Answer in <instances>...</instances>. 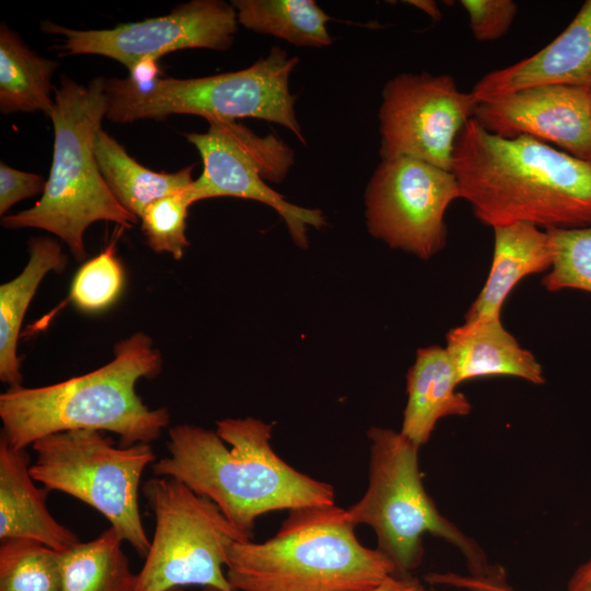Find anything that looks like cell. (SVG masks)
<instances>
[{
    "instance_id": "1f68e13d",
    "label": "cell",
    "mask_w": 591,
    "mask_h": 591,
    "mask_svg": "<svg viewBox=\"0 0 591 591\" xmlns=\"http://www.w3.org/2000/svg\"><path fill=\"white\" fill-rule=\"evenodd\" d=\"M361 591H428L417 578L408 576L392 575L376 587Z\"/></svg>"
},
{
    "instance_id": "8fae6325",
    "label": "cell",
    "mask_w": 591,
    "mask_h": 591,
    "mask_svg": "<svg viewBox=\"0 0 591 591\" xmlns=\"http://www.w3.org/2000/svg\"><path fill=\"white\" fill-rule=\"evenodd\" d=\"M461 198L452 171L407 157L382 160L364 193L369 232L429 259L447 244L449 206Z\"/></svg>"
},
{
    "instance_id": "44dd1931",
    "label": "cell",
    "mask_w": 591,
    "mask_h": 591,
    "mask_svg": "<svg viewBox=\"0 0 591 591\" xmlns=\"http://www.w3.org/2000/svg\"><path fill=\"white\" fill-rule=\"evenodd\" d=\"M100 171L118 202L138 219L152 201L184 190L194 182V165L174 173L154 172L132 159L106 131L94 137Z\"/></svg>"
},
{
    "instance_id": "30bf717a",
    "label": "cell",
    "mask_w": 591,
    "mask_h": 591,
    "mask_svg": "<svg viewBox=\"0 0 591 591\" xmlns=\"http://www.w3.org/2000/svg\"><path fill=\"white\" fill-rule=\"evenodd\" d=\"M202 160V173L187 188L189 201L235 197L263 202L283 219L293 242L308 246V228L326 224L318 209L289 202L267 182H282L294 151L274 135L258 136L237 121H211L206 132L186 135Z\"/></svg>"
},
{
    "instance_id": "5bb4252c",
    "label": "cell",
    "mask_w": 591,
    "mask_h": 591,
    "mask_svg": "<svg viewBox=\"0 0 591 591\" xmlns=\"http://www.w3.org/2000/svg\"><path fill=\"white\" fill-rule=\"evenodd\" d=\"M474 119L503 138L528 136L591 160V90L532 86L479 102Z\"/></svg>"
},
{
    "instance_id": "7a4b0ae2",
    "label": "cell",
    "mask_w": 591,
    "mask_h": 591,
    "mask_svg": "<svg viewBox=\"0 0 591 591\" xmlns=\"http://www.w3.org/2000/svg\"><path fill=\"white\" fill-rule=\"evenodd\" d=\"M451 171L461 198L491 228L517 221L544 230L591 225V160L538 139L499 137L472 118L456 139Z\"/></svg>"
},
{
    "instance_id": "f1b7e54d",
    "label": "cell",
    "mask_w": 591,
    "mask_h": 591,
    "mask_svg": "<svg viewBox=\"0 0 591 591\" xmlns=\"http://www.w3.org/2000/svg\"><path fill=\"white\" fill-rule=\"evenodd\" d=\"M473 36L479 42L496 40L510 28L518 11L512 0H462Z\"/></svg>"
},
{
    "instance_id": "e0dca14e",
    "label": "cell",
    "mask_w": 591,
    "mask_h": 591,
    "mask_svg": "<svg viewBox=\"0 0 591 591\" xmlns=\"http://www.w3.org/2000/svg\"><path fill=\"white\" fill-rule=\"evenodd\" d=\"M444 348L459 384L485 376H513L537 385L545 382L541 363L505 328L500 315L476 317L451 328Z\"/></svg>"
},
{
    "instance_id": "f546056e",
    "label": "cell",
    "mask_w": 591,
    "mask_h": 591,
    "mask_svg": "<svg viewBox=\"0 0 591 591\" xmlns=\"http://www.w3.org/2000/svg\"><path fill=\"white\" fill-rule=\"evenodd\" d=\"M47 181L35 173L20 171L0 163V215L16 202L44 193Z\"/></svg>"
},
{
    "instance_id": "277c9868",
    "label": "cell",
    "mask_w": 591,
    "mask_h": 591,
    "mask_svg": "<svg viewBox=\"0 0 591 591\" xmlns=\"http://www.w3.org/2000/svg\"><path fill=\"white\" fill-rule=\"evenodd\" d=\"M347 509L336 505L289 511L276 534L240 541L229 551L235 591H361L396 575L378 548L360 543Z\"/></svg>"
},
{
    "instance_id": "d6986e66",
    "label": "cell",
    "mask_w": 591,
    "mask_h": 591,
    "mask_svg": "<svg viewBox=\"0 0 591 591\" xmlns=\"http://www.w3.org/2000/svg\"><path fill=\"white\" fill-rule=\"evenodd\" d=\"M457 385L456 372L445 348L418 349L406 376L407 403L401 433L420 448L429 441L441 418L468 415L472 405L456 391Z\"/></svg>"
},
{
    "instance_id": "7402d4cb",
    "label": "cell",
    "mask_w": 591,
    "mask_h": 591,
    "mask_svg": "<svg viewBox=\"0 0 591 591\" xmlns=\"http://www.w3.org/2000/svg\"><path fill=\"white\" fill-rule=\"evenodd\" d=\"M58 63L28 48L4 23L0 26V111L51 115V78Z\"/></svg>"
},
{
    "instance_id": "ba28073f",
    "label": "cell",
    "mask_w": 591,
    "mask_h": 591,
    "mask_svg": "<svg viewBox=\"0 0 591 591\" xmlns=\"http://www.w3.org/2000/svg\"><path fill=\"white\" fill-rule=\"evenodd\" d=\"M32 449L30 472L35 482L99 511L144 558L151 540L139 494L144 471L157 461L150 443L117 445L105 431L79 429L44 437Z\"/></svg>"
},
{
    "instance_id": "836d02e7",
    "label": "cell",
    "mask_w": 591,
    "mask_h": 591,
    "mask_svg": "<svg viewBox=\"0 0 591 591\" xmlns=\"http://www.w3.org/2000/svg\"><path fill=\"white\" fill-rule=\"evenodd\" d=\"M405 2L422 10L425 13H427L431 19L436 21H439L441 19V11L434 1L412 0V1H405Z\"/></svg>"
},
{
    "instance_id": "cb8c5ba5",
    "label": "cell",
    "mask_w": 591,
    "mask_h": 591,
    "mask_svg": "<svg viewBox=\"0 0 591 591\" xmlns=\"http://www.w3.org/2000/svg\"><path fill=\"white\" fill-rule=\"evenodd\" d=\"M237 22L247 30L273 35L299 47L332 44L331 18L314 0H233Z\"/></svg>"
},
{
    "instance_id": "4dcf8cb0",
    "label": "cell",
    "mask_w": 591,
    "mask_h": 591,
    "mask_svg": "<svg viewBox=\"0 0 591 591\" xmlns=\"http://www.w3.org/2000/svg\"><path fill=\"white\" fill-rule=\"evenodd\" d=\"M425 581L432 586L455 588L464 591H517L507 582L503 568L494 566L485 576L461 575L452 571L430 572Z\"/></svg>"
},
{
    "instance_id": "4fadbf2b",
    "label": "cell",
    "mask_w": 591,
    "mask_h": 591,
    "mask_svg": "<svg viewBox=\"0 0 591 591\" xmlns=\"http://www.w3.org/2000/svg\"><path fill=\"white\" fill-rule=\"evenodd\" d=\"M237 15L232 4L220 0H193L166 15L119 24L109 30H72L50 21L42 24L63 40L56 48L63 56L100 55L123 63L129 72L140 62L169 53L206 48L227 50L234 40Z\"/></svg>"
},
{
    "instance_id": "e575fe53",
    "label": "cell",
    "mask_w": 591,
    "mask_h": 591,
    "mask_svg": "<svg viewBox=\"0 0 591 591\" xmlns=\"http://www.w3.org/2000/svg\"><path fill=\"white\" fill-rule=\"evenodd\" d=\"M170 591H184V589L183 588H175V589H172ZM202 591H222V590L217 589V588L208 587V588H202Z\"/></svg>"
},
{
    "instance_id": "2e32d148",
    "label": "cell",
    "mask_w": 591,
    "mask_h": 591,
    "mask_svg": "<svg viewBox=\"0 0 591 591\" xmlns=\"http://www.w3.org/2000/svg\"><path fill=\"white\" fill-rule=\"evenodd\" d=\"M25 450L0 438V541L31 540L59 553L80 542L77 534L55 519L46 499L50 490L37 487Z\"/></svg>"
},
{
    "instance_id": "83f0119b",
    "label": "cell",
    "mask_w": 591,
    "mask_h": 591,
    "mask_svg": "<svg viewBox=\"0 0 591 591\" xmlns=\"http://www.w3.org/2000/svg\"><path fill=\"white\" fill-rule=\"evenodd\" d=\"M124 286V271L113 246L86 260L77 271L70 290L74 305L85 312H100L111 306Z\"/></svg>"
},
{
    "instance_id": "7c38bea8",
    "label": "cell",
    "mask_w": 591,
    "mask_h": 591,
    "mask_svg": "<svg viewBox=\"0 0 591 591\" xmlns=\"http://www.w3.org/2000/svg\"><path fill=\"white\" fill-rule=\"evenodd\" d=\"M478 104L449 74L395 76L382 90L381 159L407 157L451 171L456 139Z\"/></svg>"
},
{
    "instance_id": "6da1fadb",
    "label": "cell",
    "mask_w": 591,
    "mask_h": 591,
    "mask_svg": "<svg viewBox=\"0 0 591 591\" xmlns=\"http://www.w3.org/2000/svg\"><path fill=\"white\" fill-rule=\"evenodd\" d=\"M216 430L183 424L169 429L167 454L151 470L210 499L253 537L257 518L271 511L335 505L334 487L290 466L271 447V425L225 418Z\"/></svg>"
},
{
    "instance_id": "4316f807",
    "label": "cell",
    "mask_w": 591,
    "mask_h": 591,
    "mask_svg": "<svg viewBox=\"0 0 591 591\" xmlns=\"http://www.w3.org/2000/svg\"><path fill=\"white\" fill-rule=\"evenodd\" d=\"M187 188L152 201L140 218L149 247L157 253H169L174 259H181L189 245L185 234L188 208L192 206Z\"/></svg>"
},
{
    "instance_id": "d4e9b609",
    "label": "cell",
    "mask_w": 591,
    "mask_h": 591,
    "mask_svg": "<svg viewBox=\"0 0 591 591\" xmlns=\"http://www.w3.org/2000/svg\"><path fill=\"white\" fill-rule=\"evenodd\" d=\"M0 591H62L60 553L31 540L0 541Z\"/></svg>"
},
{
    "instance_id": "9c48e42d",
    "label": "cell",
    "mask_w": 591,
    "mask_h": 591,
    "mask_svg": "<svg viewBox=\"0 0 591 591\" xmlns=\"http://www.w3.org/2000/svg\"><path fill=\"white\" fill-rule=\"evenodd\" d=\"M142 495L154 533L135 591L198 586L235 591L228 578L233 543L253 537L239 530L215 502L171 477L144 482Z\"/></svg>"
},
{
    "instance_id": "5b68a950",
    "label": "cell",
    "mask_w": 591,
    "mask_h": 591,
    "mask_svg": "<svg viewBox=\"0 0 591 591\" xmlns=\"http://www.w3.org/2000/svg\"><path fill=\"white\" fill-rule=\"evenodd\" d=\"M105 80L88 85L62 77L55 90L54 154L42 198L30 209L4 216L7 229L36 228L60 237L77 260L86 258L84 233L96 221L131 229L138 218L108 188L94 153V137L106 117Z\"/></svg>"
},
{
    "instance_id": "ac0fdd59",
    "label": "cell",
    "mask_w": 591,
    "mask_h": 591,
    "mask_svg": "<svg viewBox=\"0 0 591 591\" xmlns=\"http://www.w3.org/2000/svg\"><path fill=\"white\" fill-rule=\"evenodd\" d=\"M494 229V255L487 279L464 315L465 321L500 315L513 288L525 277L547 273L554 248L547 230L523 221Z\"/></svg>"
},
{
    "instance_id": "52a82bcc",
    "label": "cell",
    "mask_w": 591,
    "mask_h": 591,
    "mask_svg": "<svg viewBox=\"0 0 591 591\" xmlns=\"http://www.w3.org/2000/svg\"><path fill=\"white\" fill-rule=\"evenodd\" d=\"M369 484L350 508L355 525L370 526L378 549L391 559L396 575L408 576L422 561L425 534L445 540L464 556L470 575L493 569L479 545L443 517L427 494L418 461L419 448L397 431L371 427Z\"/></svg>"
},
{
    "instance_id": "d6a6232c",
    "label": "cell",
    "mask_w": 591,
    "mask_h": 591,
    "mask_svg": "<svg viewBox=\"0 0 591 591\" xmlns=\"http://www.w3.org/2000/svg\"><path fill=\"white\" fill-rule=\"evenodd\" d=\"M567 591H591V558L575 571Z\"/></svg>"
},
{
    "instance_id": "9a60e30c",
    "label": "cell",
    "mask_w": 591,
    "mask_h": 591,
    "mask_svg": "<svg viewBox=\"0 0 591 591\" xmlns=\"http://www.w3.org/2000/svg\"><path fill=\"white\" fill-rule=\"evenodd\" d=\"M540 85L591 90V0L548 45L511 66L485 74L472 92L478 102Z\"/></svg>"
},
{
    "instance_id": "3957f363",
    "label": "cell",
    "mask_w": 591,
    "mask_h": 591,
    "mask_svg": "<svg viewBox=\"0 0 591 591\" xmlns=\"http://www.w3.org/2000/svg\"><path fill=\"white\" fill-rule=\"evenodd\" d=\"M162 370V356L142 332L121 339L114 359L89 373L38 387L13 386L0 395L2 437L25 450L49 434L90 429L113 432L119 444L150 443L171 421L166 407H148L140 379Z\"/></svg>"
},
{
    "instance_id": "603a6c76",
    "label": "cell",
    "mask_w": 591,
    "mask_h": 591,
    "mask_svg": "<svg viewBox=\"0 0 591 591\" xmlns=\"http://www.w3.org/2000/svg\"><path fill=\"white\" fill-rule=\"evenodd\" d=\"M124 542L109 526L95 538L60 553L62 591H135L137 573L123 549Z\"/></svg>"
},
{
    "instance_id": "ffe728a7",
    "label": "cell",
    "mask_w": 591,
    "mask_h": 591,
    "mask_svg": "<svg viewBox=\"0 0 591 591\" xmlns=\"http://www.w3.org/2000/svg\"><path fill=\"white\" fill-rule=\"evenodd\" d=\"M28 254L22 273L0 286V380L10 387L22 385L16 347L31 300L48 273H61L67 265L60 244L48 236L32 237Z\"/></svg>"
},
{
    "instance_id": "8992f818",
    "label": "cell",
    "mask_w": 591,
    "mask_h": 591,
    "mask_svg": "<svg viewBox=\"0 0 591 591\" xmlns=\"http://www.w3.org/2000/svg\"><path fill=\"white\" fill-rule=\"evenodd\" d=\"M299 58L274 46L252 66L192 79H157L138 84L129 77L105 80L106 118L114 123L161 120L170 115H197L211 121L256 118L289 129L305 139L296 114L289 80Z\"/></svg>"
},
{
    "instance_id": "484cf974",
    "label": "cell",
    "mask_w": 591,
    "mask_h": 591,
    "mask_svg": "<svg viewBox=\"0 0 591 591\" xmlns=\"http://www.w3.org/2000/svg\"><path fill=\"white\" fill-rule=\"evenodd\" d=\"M547 231L554 260L542 279L544 288L551 292L575 289L591 293V225Z\"/></svg>"
}]
</instances>
